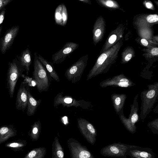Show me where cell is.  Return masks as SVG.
Listing matches in <instances>:
<instances>
[{
	"label": "cell",
	"mask_w": 158,
	"mask_h": 158,
	"mask_svg": "<svg viewBox=\"0 0 158 158\" xmlns=\"http://www.w3.org/2000/svg\"><path fill=\"white\" fill-rule=\"evenodd\" d=\"M33 78L40 93L48 91L50 85V80L46 69L39 59L37 53H34Z\"/></svg>",
	"instance_id": "6da1fadb"
},
{
	"label": "cell",
	"mask_w": 158,
	"mask_h": 158,
	"mask_svg": "<svg viewBox=\"0 0 158 158\" xmlns=\"http://www.w3.org/2000/svg\"><path fill=\"white\" fill-rule=\"evenodd\" d=\"M25 70L16 59L8 63L7 73V86L10 97H13L16 83Z\"/></svg>",
	"instance_id": "7a4b0ae2"
},
{
	"label": "cell",
	"mask_w": 158,
	"mask_h": 158,
	"mask_svg": "<svg viewBox=\"0 0 158 158\" xmlns=\"http://www.w3.org/2000/svg\"><path fill=\"white\" fill-rule=\"evenodd\" d=\"M87 55L81 57L67 69L64 75L69 81L75 83L80 80L87 64Z\"/></svg>",
	"instance_id": "3957f363"
},
{
	"label": "cell",
	"mask_w": 158,
	"mask_h": 158,
	"mask_svg": "<svg viewBox=\"0 0 158 158\" xmlns=\"http://www.w3.org/2000/svg\"><path fill=\"white\" fill-rule=\"evenodd\" d=\"M60 105H62L64 107H79L83 109H88L90 106L89 102L83 100H77L69 96L63 95L62 92L59 93L56 95L53 101L54 107Z\"/></svg>",
	"instance_id": "277c9868"
},
{
	"label": "cell",
	"mask_w": 158,
	"mask_h": 158,
	"mask_svg": "<svg viewBox=\"0 0 158 158\" xmlns=\"http://www.w3.org/2000/svg\"><path fill=\"white\" fill-rule=\"evenodd\" d=\"M131 145L120 143H114L102 148L100 153L105 156L127 158V152Z\"/></svg>",
	"instance_id": "5b68a950"
},
{
	"label": "cell",
	"mask_w": 158,
	"mask_h": 158,
	"mask_svg": "<svg viewBox=\"0 0 158 158\" xmlns=\"http://www.w3.org/2000/svg\"><path fill=\"white\" fill-rule=\"evenodd\" d=\"M70 158H94V156L86 146L78 140L72 138L67 141Z\"/></svg>",
	"instance_id": "8992f818"
},
{
	"label": "cell",
	"mask_w": 158,
	"mask_h": 158,
	"mask_svg": "<svg viewBox=\"0 0 158 158\" xmlns=\"http://www.w3.org/2000/svg\"><path fill=\"white\" fill-rule=\"evenodd\" d=\"M78 127L87 141L94 145L96 141L97 132L93 124L86 119L79 118L77 119Z\"/></svg>",
	"instance_id": "52a82bcc"
},
{
	"label": "cell",
	"mask_w": 158,
	"mask_h": 158,
	"mask_svg": "<svg viewBox=\"0 0 158 158\" xmlns=\"http://www.w3.org/2000/svg\"><path fill=\"white\" fill-rule=\"evenodd\" d=\"M19 29V26H15L7 30L0 39V50L4 54L12 45Z\"/></svg>",
	"instance_id": "ba28073f"
},
{
	"label": "cell",
	"mask_w": 158,
	"mask_h": 158,
	"mask_svg": "<svg viewBox=\"0 0 158 158\" xmlns=\"http://www.w3.org/2000/svg\"><path fill=\"white\" fill-rule=\"evenodd\" d=\"M79 46L78 44L71 42H67L63 48L52 56L53 64H57L64 61L66 57L76 50Z\"/></svg>",
	"instance_id": "9c48e42d"
},
{
	"label": "cell",
	"mask_w": 158,
	"mask_h": 158,
	"mask_svg": "<svg viewBox=\"0 0 158 158\" xmlns=\"http://www.w3.org/2000/svg\"><path fill=\"white\" fill-rule=\"evenodd\" d=\"M30 86L24 81L21 82L18 89L16 101V109L24 112L27 107L28 92Z\"/></svg>",
	"instance_id": "30bf717a"
},
{
	"label": "cell",
	"mask_w": 158,
	"mask_h": 158,
	"mask_svg": "<svg viewBox=\"0 0 158 158\" xmlns=\"http://www.w3.org/2000/svg\"><path fill=\"white\" fill-rule=\"evenodd\" d=\"M127 156L131 158H155L152 150L149 148H144L131 145L127 152Z\"/></svg>",
	"instance_id": "8fae6325"
},
{
	"label": "cell",
	"mask_w": 158,
	"mask_h": 158,
	"mask_svg": "<svg viewBox=\"0 0 158 158\" xmlns=\"http://www.w3.org/2000/svg\"><path fill=\"white\" fill-rule=\"evenodd\" d=\"M132 81L123 76H118L105 80L100 84L101 87L108 86H119L127 88L133 85Z\"/></svg>",
	"instance_id": "7c38bea8"
},
{
	"label": "cell",
	"mask_w": 158,
	"mask_h": 158,
	"mask_svg": "<svg viewBox=\"0 0 158 158\" xmlns=\"http://www.w3.org/2000/svg\"><path fill=\"white\" fill-rule=\"evenodd\" d=\"M17 134V131L13 124L1 126L0 127V144Z\"/></svg>",
	"instance_id": "4fadbf2b"
},
{
	"label": "cell",
	"mask_w": 158,
	"mask_h": 158,
	"mask_svg": "<svg viewBox=\"0 0 158 158\" xmlns=\"http://www.w3.org/2000/svg\"><path fill=\"white\" fill-rule=\"evenodd\" d=\"M17 58L22 65L24 68L26 74L28 75L32 62L31 52L28 48H27L22 51L20 55Z\"/></svg>",
	"instance_id": "5bb4252c"
},
{
	"label": "cell",
	"mask_w": 158,
	"mask_h": 158,
	"mask_svg": "<svg viewBox=\"0 0 158 158\" xmlns=\"http://www.w3.org/2000/svg\"><path fill=\"white\" fill-rule=\"evenodd\" d=\"M41 102V99L36 100L31 94L30 90H29L27 107V114L28 116H31L35 114Z\"/></svg>",
	"instance_id": "9a60e30c"
},
{
	"label": "cell",
	"mask_w": 158,
	"mask_h": 158,
	"mask_svg": "<svg viewBox=\"0 0 158 158\" xmlns=\"http://www.w3.org/2000/svg\"><path fill=\"white\" fill-rule=\"evenodd\" d=\"M37 55L39 59L42 64L45 67L51 78L55 81L58 82H59V77L54 69L52 63L48 61L40 54H37Z\"/></svg>",
	"instance_id": "2e32d148"
},
{
	"label": "cell",
	"mask_w": 158,
	"mask_h": 158,
	"mask_svg": "<svg viewBox=\"0 0 158 158\" xmlns=\"http://www.w3.org/2000/svg\"><path fill=\"white\" fill-rule=\"evenodd\" d=\"M131 116V117L129 118H121V119L127 130L133 134L136 131V127L135 124L138 120L139 116L137 111H136Z\"/></svg>",
	"instance_id": "e0dca14e"
},
{
	"label": "cell",
	"mask_w": 158,
	"mask_h": 158,
	"mask_svg": "<svg viewBox=\"0 0 158 158\" xmlns=\"http://www.w3.org/2000/svg\"><path fill=\"white\" fill-rule=\"evenodd\" d=\"M63 148L57 136L55 137L52 145V158H64Z\"/></svg>",
	"instance_id": "ac0fdd59"
},
{
	"label": "cell",
	"mask_w": 158,
	"mask_h": 158,
	"mask_svg": "<svg viewBox=\"0 0 158 158\" xmlns=\"http://www.w3.org/2000/svg\"><path fill=\"white\" fill-rule=\"evenodd\" d=\"M41 125L40 120L35 122L31 126L28 135L33 141H37L39 138L41 132Z\"/></svg>",
	"instance_id": "d6986e66"
},
{
	"label": "cell",
	"mask_w": 158,
	"mask_h": 158,
	"mask_svg": "<svg viewBox=\"0 0 158 158\" xmlns=\"http://www.w3.org/2000/svg\"><path fill=\"white\" fill-rule=\"evenodd\" d=\"M126 98V95L124 94L112 95V99L113 106L117 112H118L123 107Z\"/></svg>",
	"instance_id": "ffe728a7"
},
{
	"label": "cell",
	"mask_w": 158,
	"mask_h": 158,
	"mask_svg": "<svg viewBox=\"0 0 158 158\" xmlns=\"http://www.w3.org/2000/svg\"><path fill=\"white\" fill-rule=\"evenodd\" d=\"M46 153V148L40 147L29 151L23 158H44Z\"/></svg>",
	"instance_id": "44dd1931"
},
{
	"label": "cell",
	"mask_w": 158,
	"mask_h": 158,
	"mask_svg": "<svg viewBox=\"0 0 158 158\" xmlns=\"http://www.w3.org/2000/svg\"><path fill=\"white\" fill-rule=\"evenodd\" d=\"M27 144L26 140L19 139L9 142L5 144V146L14 152L19 151L22 150Z\"/></svg>",
	"instance_id": "7402d4cb"
},
{
	"label": "cell",
	"mask_w": 158,
	"mask_h": 158,
	"mask_svg": "<svg viewBox=\"0 0 158 158\" xmlns=\"http://www.w3.org/2000/svg\"><path fill=\"white\" fill-rule=\"evenodd\" d=\"M62 3L59 4L56 8L54 14L55 23L58 25L62 26Z\"/></svg>",
	"instance_id": "603a6c76"
},
{
	"label": "cell",
	"mask_w": 158,
	"mask_h": 158,
	"mask_svg": "<svg viewBox=\"0 0 158 158\" xmlns=\"http://www.w3.org/2000/svg\"><path fill=\"white\" fill-rule=\"evenodd\" d=\"M62 26H65L68 20V13L66 7L65 5L63 3H62Z\"/></svg>",
	"instance_id": "cb8c5ba5"
},
{
	"label": "cell",
	"mask_w": 158,
	"mask_h": 158,
	"mask_svg": "<svg viewBox=\"0 0 158 158\" xmlns=\"http://www.w3.org/2000/svg\"><path fill=\"white\" fill-rule=\"evenodd\" d=\"M107 57V55L106 54L103 53L101 55L98 59L97 61V64L94 66L92 69H94L98 65H102L106 60Z\"/></svg>",
	"instance_id": "d4e9b609"
},
{
	"label": "cell",
	"mask_w": 158,
	"mask_h": 158,
	"mask_svg": "<svg viewBox=\"0 0 158 158\" xmlns=\"http://www.w3.org/2000/svg\"><path fill=\"white\" fill-rule=\"evenodd\" d=\"M21 77L24 78V80L23 81L27 83L30 86H33L35 85H36L35 84L32 83L33 82H35L33 78L27 76H26L23 74L21 75Z\"/></svg>",
	"instance_id": "484cf974"
},
{
	"label": "cell",
	"mask_w": 158,
	"mask_h": 158,
	"mask_svg": "<svg viewBox=\"0 0 158 158\" xmlns=\"http://www.w3.org/2000/svg\"><path fill=\"white\" fill-rule=\"evenodd\" d=\"M6 9L3 8L0 12V35L2 29V24L4 20L6 13Z\"/></svg>",
	"instance_id": "4316f807"
},
{
	"label": "cell",
	"mask_w": 158,
	"mask_h": 158,
	"mask_svg": "<svg viewBox=\"0 0 158 158\" xmlns=\"http://www.w3.org/2000/svg\"><path fill=\"white\" fill-rule=\"evenodd\" d=\"M148 22L152 23L157 22L158 21V16L157 15H149L147 18Z\"/></svg>",
	"instance_id": "83f0119b"
},
{
	"label": "cell",
	"mask_w": 158,
	"mask_h": 158,
	"mask_svg": "<svg viewBox=\"0 0 158 158\" xmlns=\"http://www.w3.org/2000/svg\"><path fill=\"white\" fill-rule=\"evenodd\" d=\"M13 0H0V12Z\"/></svg>",
	"instance_id": "f1b7e54d"
},
{
	"label": "cell",
	"mask_w": 158,
	"mask_h": 158,
	"mask_svg": "<svg viewBox=\"0 0 158 158\" xmlns=\"http://www.w3.org/2000/svg\"><path fill=\"white\" fill-rule=\"evenodd\" d=\"M156 92L154 89H151L146 94L147 98L150 99L153 98L155 96Z\"/></svg>",
	"instance_id": "f546056e"
},
{
	"label": "cell",
	"mask_w": 158,
	"mask_h": 158,
	"mask_svg": "<svg viewBox=\"0 0 158 158\" xmlns=\"http://www.w3.org/2000/svg\"><path fill=\"white\" fill-rule=\"evenodd\" d=\"M117 36L115 35H111L108 41L110 44H112L116 41Z\"/></svg>",
	"instance_id": "4dcf8cb0"
},
{
	"label": "cell",
	"mask_w": 158,
	"mask_h": 158,
	"mask_svg": "<svg viewBox=\"0 0 158 158\" xmlns=\"http://www.w3.org/2000/svg\"><path fill=\"white\" fill-rule=\"evenodd\" d=\"M151 52L152 55H157L158 54V48H156L152 49L151 50Z\"/></svg>",
	"instance_id": "1f68e13d"
},
{
	"label": "cell",
	"mask_w": 158,
	"mask_h": 158,
	"mask_svg": "<svg viewBox=\"0 0 158 158\" xmlns=\"http://www.w3.org/2000/svg\"><path fill=\"white\" fill-rule=\"evenodd\" d=\"M101 33V30L99 29H97L94 32V35L96 37H98L100 35Z\"/></svg>",
	"instance_id": "d6a6232c"
},
{
	"label": "cell",
	"mask_w": 158,
	"mask_h": 158,
	"mask_svg": "<svg viewBox=\"0 0 158 158\" xmlns=\"http://www.w3.org/2000/svg\"><path fill=\"white\" fill-rule=\"evenodd\" d=\"M141 43L143 45L146 46L148 44V42L147 41L144 39H142L141 40Z\"/></svg>",
	"instance_id": "836d02e7"
},
{
	"label": "cell",
	"mask_w": 158,
	"mask_h": 158,
	"mask_svg": "<svg viewBox=\"0 0 158 158\" xmlns=\"http://www.w3.org/2000/svg\"><path fill=\"white\" fill-rule=\"evenodd\" d=\"M106 5L109 7H111L113 6V2L110 0L107 1L106 2Z\"/></svg>",
	"instance_id": "e575fe53"
},
{
	"label": "cell",
	"mask_w": 158,
	"mask_h": 158,
	"mask_svg": "<svg viewBox=\"0 0 158 158\" xmlns=\"http://www.w3.org/2000/svg\"><path fill=\"white\" fill-rule=\"evenodd\" d=\"M132 55L131 54H127L125 57V60L126 61L129 60L132 57Z\"/></svg>",
	"instance_id": "d590c367"
},
{
	"label": "cell",
	"mask_w": 158,
	"mask_h": 158,
	"mask_svg": "<svg viewBox=\"0 0 158 158\" xmlns=\"http://www.w3.org/2000/svg\"><path fill=\"white\" fill-rule=\"evenodd\" d=\"M146 6L148 8H151L152 6V4L149 3V2H147L146 3Z\"/></svg>",
	"instance_id": "8d00e7d4"
}]
</instances>
